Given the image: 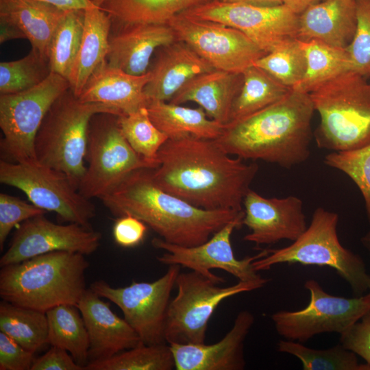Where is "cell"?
<instances>
[{
	"label": "cell",
	"mask_w": 370,
	"mask_h": 370,
	"mask_svg": "<svg viewBox=\"0 0 370 370\" xmlns=\"http://www.w3.org/2000/svg\"><path fill=\"white\" fill-rule=\"evenodd\" d=\"M49 60L32 48L25 57L0 64V93L8 95L32 88L51 73Z\"/></svg>",
	"instance_id": "obj_39"
},
{
	"label": "cell",
	"mask_w": 370,
	"mask_h": 370,
	"mask_svg": "<svg viewBox=\"0 0 370 370\" xmlns=\"http://www.w3.org/2000/svg\"><path fill=\"white\" fill-rule=\"evenodd\" d=\"M101 113L118 116L104 104L80 101L69 89L52 105L36 136L38 162L64 173L77 190L86 169L90 123Z\"/></svg>",
	"instance_id": "obj_6"
},
{
	"label": "cell",
	"mask_w": 370,
	"mask_h": 370,
	"mask_svg": "<svg viewBox=\"0 0 370 370\" xmlns=\"http://www.w3.org/2000/svg\"><path fill=\"white\" fill-rule=\"evenodd\" d=\"M66 11L36 0H0V19L18 27L48 60L51 38Z\"/></svg>",
	"instance_id": "obj_27"
},
{
	"label": "cell",
	"mask_w": 370,
	"mask_h": 370,
	"mask_svg": "<svg viewBox=\"0 0 370 370\" xmlns=\"http://www.w3.org/2000/svg\"><path fill=\"white\" fill-rule=\"evenodd\" d=\"M147 225L140 219L129 214L118 217L113 228L114 241L123 247H134L143 240Z\"/></svg>",
	"instance_id": "obj_45"
},
{
	"label": "cell",
	"mask_w": 370,
	"mask_h": 370,
	"mask_svg": "<svg viewBox=\"0 0 370 370\" xmlns=\"http://www.w3.org/2000/svg\"><path fill=\"white\" fill-rule=\"evenodd\" d=\"M77 307L88 334V362L108 359L143 343L126 320L90 288L85 291Z\"/></svg>",
	"instance_id": "obj_20"
},
{
	"label": "cell",
	"mask_w": 370,
	"mask_h": 370,
	"mask_svg": "<svg viewBox=\"0 0 370 370\" xmlns=\"http://www.w3.org/2000/svg\"><path fill=\"white\" fill-rule=\"evenodd\" d=\"M51 4L64 10H82L97 7L92 0H36Z\"/></svg>",
	"instance_id": "obj_47"
},
{
	"label": "cell",
	"mask_w": 370,
	"mask_h": 370,
	"mask_svg": "<svg viewBox=\"0 0 370 370\" xmlns=\"http://www.w3.org/2000/svg\"><path fill=\"white\" fill-rule=\"evenodd\" d=\"M70 89L69 81L51 72L41 83L27 90L0 96L1 152L7 161H38L34 143L38 130L54 102Z\"/></svg>",
	"instance_id": "obj_10"
},
{
	"label": "cell",
	"mask_w": 370,
	"mask_h": 370,
	"mask_svg": "<svg viewBox=\"0 0 370 370\" xmlns=\"http://www.w3.org/2000/svg\"><path fill=\"white\" fill-rule=\"evenodd\" d=\"M178 40L192 48L214 69L242 73L267 53L242 32L223 24L182 14L167 23Z\"/></svg>",
	"instance_id": "obj_16"
},
{
	"label": "cell",
	"mask_w": 370,
	"mask_h": 370,
	"mask_svg": "<svg viewBox=\"0 0 370 370\" xmlns=\"http://www.w3.org/2000/svg\"><path fill=\"white\" fill-rule=\"evenodd\" d=\"M150 78L149 71L142 75H133L106 62L92 75L78 99L104 104L118 116L127 115L146 106L149 100L144 88Z\"/></svg>",
	"instance_id": "obj_22"
},
{
	"label": "cell",
	"mask_w": 370,
	"mask_h": 370,
	"mask_svg": "<svg viewBox=\"0 0 370 370\" xmlns=\"http://www.w3.org/2000/svg\"><path fill=\"white\" fill-rule=\"evenodd\" d=\"M214 70L185 42L177 40L163 47L144 88L148 100L170 101L190 79Z\"/></svg>",
	"instance_id": "obj_23"
},
{
	"label": "cell",
	"mask_w": 370,
	"mask_h": 370,
	"mask_svg": "<svg viewBox=\"0 0 370 370\" xmlns=\"http://www.w3.org/2000/svg\"><path fill=\"white\" fill-rule=\"evenodd\" d=\"M0 332L35 354L48 344L46 312L2 300L0 303Z\"/></svg>",
	"instance_id": "obj_33"
},
{
	"label": "cell",
	"mask_w": 370,
	"mask_h": 370,
	"mask_svg": "<svg viewBox=\"0 0 370 370\" xmlns=\"http://www.w3.org/2000/svg\"><path fill=\"white\" fill-rule=\"evenodd\" d=\"M45 214L29 219L17 226L0 267L58 251L92 254L99 247L101 234L77 223H55Z\"/></svg>",
	"instance_id": "obj_17"
},
{
	"label": "cell",
	"mask_w": 370,
	"mask_h": 370,
	"mask_svg": "<svg viewBox=\"0 0 370 370\" xmlns=\"http://www.w3.org/2000/svg\"><path fill=\"white\" fill-rule=\"evenodd\" d=\"M268 282H242L227 286L195 271L180 273L177 294L171 300L166 317V343H205L210 319L227 298L264 286Z\"/></svg>",
	"instance_id": "obj_8"
},
{
	"label": "cell",
	"mask_w": 370,
	"mask_h": 370,
	"mask_svg": "<svg viewBox=\"0 0 370 370\" xmlns=\"http://www.w3.org/2000/svg\"><path fill=\"white\" fill-rule=\"evenodd\" d=\"M34 354L0 332V370H31Z\"/></svg>",
	"instance_id": "obj_44"
},
{
	"label": "cell",
	"mask_w": 370,
	"mask_h": 370,
	"mask_svg": "<svg viewBox=\"0 0 370 370\" xmlns=\"http://www.w3.org/2000/svg\"><path fill=\"white\" fill-rule=\"evenodd\" d=\"M242 82V73L214 69L190 79L169 102L178 105L195 102L209 118L226 125Z\"/></svg>",
	"instance_id": "obj_25"
},
{
	"label": "cell",
	"mask_w": 370,
	"mask_h": 370,
	"mask_svg": "<svg viewBox=\"0 0 370 370\" xmlns=\"http://www.w3.org/2000/svg\"><path fill=\"white\" fill-rule=\"evenodd\" d=\"M320 123L314 133L319 148L340 151L370 143V82L349 71L309 93Z\"/></svg>",
	"instance_id": "obj_5"
},
{
	"label": "cell",
	"mask_w": 370,
	"mask_h": 370,
	"mask_svg": "<svg viewBox=\"0 0 370 370\" xmlns=\"http://www.w3.org/2000/svg\"><path fill=\"white\" fill-rule=\"evenodd\" d=\"M244 214L243 210L207 241L197 246L184 247L167 243L161 238H153L152 246L164 251L156 257L157 260L162 264H178L195 271L219 284L225 282L224 278L213 274L211 269L223 270L242 282H269V279L258 274L252 265L254 260L268 254V249L243 259L234 256L231 236L235 230L243 225Z\"/></svg>",
	"instance_id": "obj_15"
},
{
	"label": "cell",
	"mask_w": 370,
	"mask_h": 370,
	"mask_svg": "<svg viewBox=\"0 0 370 370\" xmlns=\"http://www.w3.org/2000/svg\"><path fill=\"white\" fill-rule=\"evenodd\" d=\"M0 182L23 191L29 200L53 212L61 222L92 227L96 208L62 172L36 162L0 161Z\"/></svg>",
	"instance_id": "obj_11"
},
{
	"label": "cell",
	"mask_w": 370,
	"mask_h": 370,
	"mask_svg": "<svg viewBox=\"0 0 370 370\" xmlns=\"http://www.w3.org/2000/svg\"><path fill=\"white\" fill-rule=\"evenodd\" d=\"M301 43L306 58V71L302 80L293 90L309 94L317 86L352 70L347 49L317 40Z\"/></svg>",
	"instance_id": "obj_32"
},
{
	"label": "cell",
	"mask_w": 370,
	"mask_h": 370,
	"mask_svg": "<svg viewBox=\"0 0 370 370\" xmlns=\"http://www.w3.org/2000/svg\"><path fill=\"white\" fill-rule=\"evenodd\" d=\"M369 77H370V76H369Z\"/></svg>",
	"instance_id": "obj_52"
},
{
	"label": "cell",
	"mask_w": 370,
	"mask_h": 370,
	"mask_svg": "<svg viewBox=\"0 0 370 370\" xmlns=\"http://www.w3.org/2000/svg\"><path fill=\"white\" fill-rule=\"evenodd\" d=\"M356 25V0H323L299 15L297 39L346 49Z\"/></svg>",
	"instance_id": "obj_24"
},
{
	"label": "cell",
	"mask_w": 370,
	"mask_h": 370,
	"mask_svg": "<svg viewBox=\"0 0 370 370\" xmlns=\"http://www.w3.org/2000/svg\"><path fill=\"white\" fill-rule=\"evenodd\" d=\"M84 23V10H67L49 44L48 58L51 71L66 79H68L80 47Z\"/></svg>",
	"instance_id": "obj_34"
},
{
	"label": "cell",
	"mask_w": 370,
	"mask_h": 370,
	"mask_svg": "<svg viewBox=\"0 0 370 370\" xmlns=\"http://www.w3.org/2000/svg\"><path fill=\"white\" fill-rule=\"evenodd\" d=\"M86 172L78 191L88 199H101L128 175L141 169L156 166L138 154L123 135L118 116L101 113L90 121Z\"/></svg>",
	"instance_id": "obj_9"
},
{
	"label": "cell",
	"mask_w": 370,
	"mask_h": 370,
	"mask_svg": "<svg viewBox=\"0 0 370 370\" xmlns=\"http://www.w3.org/2000/svg\"><path fill=\"white\" fill-rule=\"evenodd\" d=\"M31 370H85L69 352L56 346L43 355L35 358Z\"/></svg>",
	"instance_id": "obj_46"
},
{
	"label": "cell",
	"mask_w": 370,
	"mask_h": 370,
	"mask_svg": "<svg viewBox=\"0 0 370 370\" xmlns=\"http://www.w3.org/2000/svg\"><path fill=\"white\" fill-rule=\"evenodd\" d=\"M360 242L370 256V231L361 238Z\"/></svg>",
	"instance_id": "obj_51"
},
{
	"label": "cell",
	"mask_w": 370,
	"mask_h": 370,
	"mask_svg": "<svg viewBox=\"0 0 370 370\" xmlns=\"http://www.w3.org/2000/svg\"><path fill=\"white\" fill-rule=\"evenodd\" d=\"M112 25L111 16L98 7L84 10L82 42L67 79L77 97L96 70L106 63Z\"/></svg>",
	"instance_id": "obj_26"
},
{
	"label": "cell",
	"mask_w": 370,
	"mask_h": 370,
	"mask_svg": "<svg viewBox=\"0 0 370 370\" xmlns=\"http://www.w3.org/2000/svg\"><path fill=\"white\" fill-rule=\"evenodd\" d=\"M255 66L285 86L294 89L304 77L306 58L301 41L289 40L259 58Z\"/></svg>",
	"instance_id": "obj_38"
},
{
	"label": "cell",
	"mask_w": 370,
	"mask_h": 370,
	"mask_svg": "<svg viewBox=\"0 0 370 370\" xmlns=\"http://www.w3.org/2000/svg\"><path fill=\"white\" fill-rule=\"evenodd\" d=\"M100 199L112 215H132L164 241L184 247L207 241L243 211L196 207L160 188L151 169L134 171Z\"/></svg>",
	"instance_id": "obj_3"
},
{
	"label": "cell",
	"mask_w": 370,
	"mask_h": 370,
	"mask_svg": "<svg viewBox=\"0 0 370 370\" xmlns=\"http://www.w3.org/2000/svg\"><path fill=\"white\" fill-rule=\"evenodd\" d=\"M46 210L16 197L0 194V251L12 230L32 217L45 214Z\"/></svg>",
	"instance_id": "obj_42"
},
{
	"label": "cell",
	"mask_w": 370,
	"mask_h": 370,
	"mask_svg": "<svg viewBox=\"0 0 370 370\" xmlns=\"http://www.w3.org/2000/svg\"><path fill=\"white\" fill-rule=\"evenodd\" d=\"M357 25L354 38L346 48L352 71L370 76V0H356Z\"/></svg>",
	"instance_id": "obj_41"
},
{
	"label": "cell",
	"mask_w": 370,
	"mask_h": 370,
	"mask_svg": "<svg viewBox=\"0 0 370 370\" xmlns=\"http://www.w3.org/2000/svg\"><path fill=\"white\" fill-rule=\"evenodd\" d=\"M85 255L58 251L1 267L0 297L44 312L57 306H77L87 290Z\"/></svg>",
	"instance_id": "obj_4"
},
{
	"label": "cell",
	"mask_w": 370,
	"mask_h": 370,
	"mask_svg": "<svg viewBox=\"0 0 370 370\" xmlns=\"http://www.w3.org/2000/svg\"><path fill=\"white\" fill-rule=\"evenodd\" d=\"M181 14L235 28L267 53L289 40L297 38L299 15L283 4L259 6L212 0Z\"/></svg>",
	"instance_id": "obj_14"
},
{
	"label": "cell",
	"mask_w": 370,
	"mask_h": 370,
	"mask_svg": "<svg viewBox=\"0 0 370 370\" xmlns=\"http://www.w3.org/2000/svg\"><path fill=\"white\" fill-rule=\"evenodd\" d=\"M25 38L23 32L16 25L0 19V42L16 38Z\"/></svg>",
	"instance_id": "obj_48"
},
{
	"label": "cell",
	"mask_w": 370,
	"mask_h": 370,
	"mask_svg": "<svg viewBox=\"0 0 370 370\" xmlns=\"http://www.w3.org/2000/svg\"><path fill=\"white\" fill-rule=\"evenodd\" d=\"M146 108L151 121L169 139L195 136L215 140L221 136L227 125L209 118L201 107L191 108L149 100Z\"/></svg>",
	"instance_id": "obj_28"
},
{
	"label": "cell",
	"mask_w": 370,
	"mask_h": 370,
	"mask_svg": "<svg viewBox=\"0 0 370 370\" xmlns=\"http://www.w3.org/2000/svg\"><path fill=\"white\" fill-rule=\"evenodd\" d=\"M340 344L370 365V310L340 334Z\"/></svg>",
	"instance_id": "obj_43"
},
{
	"label": "cell",
	"mask_w": 370,
	"mask_h": 370,
	"mask_svg": "<svg viewBox=\"0 0 370 370\" xmlns=\"http://www.w3.org/2000/svg\"><path fill=\"white\" fill-rule=\"evenodd\" d=\"M324 162L346 174L356 184L362 195L370 223V143L354 149L332 151L325 156Z\"/></svg>",
	"instance_id": "obj_40"
},
{
	"label": "cell",
	"mask_w": 370,
	"mask_h": 370,
	"mask_svg": "<svg viewBox=\"0 0 370 370\" xmlns=\"http://www.w3.org/2000/svg\"><path fill=\"white\" fill-rule=\"evenodd\" d=\"M278 351L297 358L304 370H370V365L360 363L356 354L341 344L325 349L308 347L301 343L280 340Z\"/></svg>",
	"instance_id": "obj_36"
},
{
	"label": "cell",
	"mask_w": 370,
	"mask_h": 370,
	"mask_svg": "<svg viewBox=\"0 0 370 370\" xmlns=\"http://www.w3.org/2000/svg\"><path fill=\"white\" fill-rule=\"evenodd\" d=\"M314 111L309 94L292 89L280 101L229 123L215 141L230 156L291 169L310 156Z\"/></svg>",
	"instance_id": "obj_2"
},
{
	"label": "cell",
	"mask_w": 370,
	"mask_h": 370,
	"mask_svg": "<svg viewBox=\"0 0 370 370\" xmlns=\"http://www.w3.org/2000/svg\"><path fill=\"white\" fill-rule=\"evenodd\" d=\"M151 169L162 190L199 208L241 212L258 165L231 158L215 140L186 136L168 139Z\"/></svg>",
	"instance_id": "obj_1"
},
{
	"label": "cell",
	"mask_w": 370,
	"mask_h": 370,
	"mask_svg": "<svg viewBox=\"0 0 370 370\" xmlns=\"http://www.w3.org/2000/svg\"><path fill=\"white\" fill-rule=\"evenodd\" d=\"M121 27L166 24L174 16L212 0H92Z\"/></svg>",
	"instance_id": "obj_29"
},
{
	"label": "cell",
	"mask_w": 370,
	"mask_h": 370,
	"mask_svg": "<svg viewBox=\"0 0 370 370\" xmlns=\"http://www.w3.org/2000/svg\"><path fill=\"white\" fill-rule=\"evenodd\" d=\"M174 356L169 343H140L105 360L88 362L85 370H171Z\"/></svg>",
	"instance_id": "obj_35"
},
{
	"label": "cell",
	"mask_w": 370,
	"mask_h": 370,
	"mask_svg": "<svg viewBox=\"0 0 370 370\" xmlns=\"http://www.w3.org/2000/svg\"><path fill=\"white\" fill-rule=\"evenodd\" d=\"M46 314L48 344L67 351L85 368L88 362L89 337L78 308L62 304L47 310Z\"/></svg>",
	"instance_id": "obj_30"
},
{
	"label": "cell",
	"mask_w": 370,
	"mask_h": 370,
	"mask_svg": "<svg viewBox=\"0 0 370 370\" xmlns=\"http://www.w3.org/2000/svg\"><path fill=\"white\" fill-rule=\"evenodd\" d=\"M243 225L250 232L244 240L257 245L295 241L307 228L302 200L289 195L266 198L249 189L243 199Z\"/></svg>",
	"instance_id": "obj_18"
},
{
	"label": "cell",
	"mask_w": 370,
	"mask_h": 370,
	"mask_svg": "<svg viewBox=\"0 0 370 370\" xmlns=\"http://www.w3.org/2000/svg\"><path fill=\"white\" fill-rule=\"evenodd\" d=\"M118 123L133 149L157 168L160 164L158 151L169 138L151 121L146 106L130 114L118 116Z\"/></svg>",
	"instance_id": "obj_37"
},
{
	"label": "cell",
	"mask_w": 370,
	"mask_h": 370,
	"mask_svg": "<svg viewBox=\"0 0 370 370\" xmlns=\"http://www.w3.org/2000/svg\"><path fill=\"white\" fill-rule=\"evenodd\" d=\"M304 287L310 293L307 306L279 310L271 317L277 333L285 339L304 343L324 332L341 334L370 310V291L353 298L332 295L314 279L306 280Z\"/></svg>",
	"instance_id": "obj_13"
},
{
	"label": "cell",
	"mask_w": 370,
	"mask_h": 370,
	"mask_svg": "<svg viewBox=\"0 0 370 370\" xmlns=\"http://www.w3.org/2000/svg\"><path fill=\"white\" fill-rule=\"evenodd\" d=\"M282 4L293 13L299 15L312 5L323 0H282Z\"/></svg>",
	"instance_id": "obj_49"
},
{
	"label": "cell",
	"mask_w": 370,
	"mask_h": 370,
	"mask_svg": "<svg viewBox=\"0 0 370 370\" xmlns=\"http://www.w3.org/2000/svg\"><path fill=\"white\" fill-rule=\"evenodd\" d=\"M337 213L319 207L310 225L293 243L279 249H268V254L252 262L256 271L278 264L327 266L335 269L347 282L356 297L370 291V275L364 260L341 245L337 234Z\"/></svg>",
	"instance_id": "obj_7"
},
{
	"label": "cell",
	"mask_w": 370,
	"mask_h": 370,
	"mask_svg": "<svg viewBox=\"0 0 370 370\" xmlns=\"http://www.w3.org/2000/svg\"><path fill=\"white\" fill-rule=\"evenodd\" d=\"M121 27V31L110 36L106 62L133 75L147 73L157 48L178 40L168 24L138 23Z\"/></svg>",
	"instance_id": "obj_21"
},
{
	"label": "cell",
	"mask_w": 370,
	"mask_h": 370,
	"mask_svg": "<svg viewBox=\"0 0 370 370\" xmlns=\"http://www.w3.org/2000/svg\"><path fill=\"white\" fill-rule=\"evenodd\" d=\"M242 76V85L232 106L230 123L280 101L292 90L255 65L245 70Z\"/></svg>",
	"instance_id": "obj_31"
},
{
	"label": "cell",
	"mask_w": 370,
	"mask_h": 370,
	"mask_svg": "<svg viewBox=\"0 0 370 370\" xmlns=\"http://www.w3.org/2000/svg\"><path fill=\"white\" fill-rule=\"evenodd\" d=\"M255 321L252 312L240 311L230 331L219 341L207 345L169 344L177 370H243L244 347Z\"/></svg>",
	"instance_id": "obj_19"
},
{
	"label": "cell",
	"mask_w": 370,
	"mask_h": 370,
	"mask_svg": "<svg viewBox=\"0 0 370 370\" xmlns=\"http://www.w3.org/2000/svg\"><path fill=\"white\" fill-rule=\"evenodd\" d=\"M227 3H241L259 6H276L282 4V0H220Z\"/></svg>",
	"instance_id": "obj_50"
},
{
	"label": "cell",
	"mask_w": 370,
	"mask_h": 370,
	"mask_svg": "<svg viewBox=\"0 0 370 370\" xmlns=\"http://www.w3.org/2000/svg\"><path fill=\"white\" fill-rule=\"evenodd\" d=\"M180 269L178 264L169 265L166 272L151 282L133 281L129 286L114 288L103 280H97L91 284L90 288L121 310L124 319L143 343H167V311Z\"/></svg>",
	"instance_id": "obj_12"
}]
</instances>
